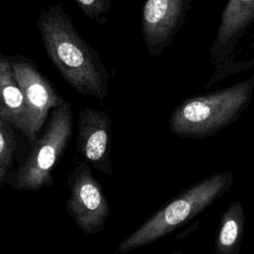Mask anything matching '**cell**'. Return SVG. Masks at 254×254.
Wrapping results in <instances>:
<instances>
[{"label": "cell", "instance_id": "14", "mask_svg": "<svg viewBox=\"0 0 254 254\" xmlns=\"http://www.w3.org/2000/svg\"><path fill=\"white\" fill-rule=\"evenodd\" d=\"M172 254H185V253H180V252H175V253H172Z\"/></svg>", "mask_w": 254, "mask_h": 254}, {"label": "cell", "instance_id": "8", "mask_svg": "<svg viewBox=\"0 0 254 254\" xmlns=\"http://www.w3.org/2000/svg\"><path fill=\"white\" fill-rule=\"evenodd\" d=\"M187 0H146L142 10L141 30L152 55L170 44L182 21Z\"/></svg>", "mask_w": 254, "mask_h": 254}, {"label": "cell", "instance_id": "1", "mask_svg": "<svg viewBox=\"0 0 254 254\" xmlns=\"http://www.w3.org/2000/svg\"><path fill=\"white\" fill-rule=\"evenodd\" d=\"M37 26L51 62L66 82L77 92L103 101L108 71L98 53L78 34L64 8L61 4L44 7Z\"/></svg>", "mask_w": 254, "mask_h": 254}, {"label": "cell", "instance_id": "6", "mask_svg": "<svg viewBox=\"0 0 254 254\" xmlns=\"http://www.w3.org/2000/svg\"><path fill=\"white\" fill-rule=\"evenodd\" d=\"M15 78L20 85L28 116L26 137L33 145L51 109L63 106L66 101L40 73L34 64L22 57L10 60Z\"/></svg>", "mask_w": 254, "mask_h": 254}, {"label": "cell", "instance_id": "5", "mask_svg": "<svg viewBox=\"0 0 254 254\" xmlns=\"http://www.w3.org/2000/svg\"><path fill=\"white\" fill-rule=\"evenodd\" d=\"M66 210L85 234H95L105 225L110 204L86 162H78L68 177Z\"/></svg>", "mask_w": 254, "mask_h": 254}, {"label": "cell", "instance_id": "11", "mask_svg": "<svg viewBox=\"0 0 254 254\" xmlns=\"http://www.w3.org/2000/svg\"><path fill=\"white\" fill-rule=\"evenodd\" d=\"M254 17V0H229L221 17L217 43L226 44L244 29Z\"/></svg>", "mask_w": 254, "mask_h": 254}, {"label": "cell", "instance_id": "10", "mask_svg": "<svg viewBox=\"0 0 254 254\" xmlns=\"http://www.w3.org/2000/svg\"><path fill=\"white\" fill-rule=\"evenodd\" d=\"M245 214L240 201L235 200L228 205L221 216L216 235L215 254H239L244 231Z\"/></svg>", "mask_w": 254, "mask_h": 254}, {"label": "cell", "instance_id": "2", "mask_svg": "<svg viewBox=\"0 0 254 254\" xmlns=\"http://www.w3.org/2000/svg\"><path fill=\"white\" fill-rule=\"evenodd\" d=\"M232 181V173L223 172L189 188L145 220L118 245L115 252L125 254L173 232L221 196L229 189Z\"/></svg>", "mask_w": 254, "mask_h": 254}, {"label": "cell", "instance_id": "9", "mask_svg": "<svg viewBox=\"0 0 254 254\" xmlns=\"http://www.w3.org/2000/svg\"><path fill=\"white\" fill-rule=\"evenodd\" d=\"M0 116L25 136L27 135L28 116L24 95L15 78L11 61L2 55H0Z\"/></svg>", "mask_w": 254, "mask_h": 254}, {"label": "cell", "instance_id": "4", "mask_svg": "<svg viewBox=\"0 0 254 254\" xmlns=\"http://www.w3.org/2000/svg\"><path fill=\"white\" fill-rule=\"evenodd\" d=\"M72 128L71 108L68 102L54 110L44 134L36 140L24 163L9 181L18 190H39L54 185L53 170L67 145Z\"/></svg>", "mask_w": 254, "mask_h": 254}, {"label": "cell", "instance_id": "3", "mask_svg": "<svg viewBox=\"0 0 254 254\" xmlns=\"http://www.w3.org/2000/svg\"><path fill=\"white\" fill-rule=\"evenodd\" d=\"M254 77L205 96L188 98L173 112L171 130L186 138H203L233 122L250 102Z\"/></svg>", "mask_w": 254, "mask_h": 254}, {"label": "cell", "instance_id": "12", "mask_svg": "<svg viewBox=\"0 0 254 254\" xmlns=\"http://www.w3.org/2000/svg\"><path fill=\"white\" fill-rule=\"evenodd\" d=\"M11 126L0 116V185L5 180L16 149V140Z\"/></svg>", "mask_w": 254, "mask_h": 254}, {"label": "cell", "instance_id": "7", "mask_svg": "<svg viewBox=\"0 0 254 254\" xmlns=\"http://www.w3.org/2000/svg\"><path fill=\"white\" fill-rule=\"evenodd\" d=\"M110 141V116L93 108H82L77 121V151L87 164L105 175L113 174Z\"/></svg>", "mask_w": 254, "mask_h": 254}, {"label": "cell", "instance_id": "13", "mask_svg": "<svg viewBox=\"0 0 254 254\" xmlns=\"http://www.w3.org/2000/svg\"><path fill=\"white\" fill-rule=\"evenodd\" d=\"M81 11L91 20L98 21L109 11L110 0H74Z\"/></svg>", "mask_w": 254, "mask_h": 254}]
</instances>
